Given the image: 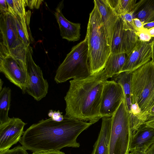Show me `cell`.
Masks as SVG:
<instances>
[{
  "mask_svg": "<svg viewBox=\"0 0 154 154\" xmlns=\"http://www.w3.org/2000/svg\"><path fill=\"white\" fill-rule=\"evenodd\" d=\"M92 124L64 116L57 122L50 118L42 119L28 128L20 142L33 152L60 151L65 147L80 146L77 138Z\"/></svg>",
  "mask_w": 154,
  "mask_h": 154,
  "instance_id": "cell-1",
  "label": "cell"
},
{
  "mask_svg": "<svg viewBox=\"0 0 154 154\" xmlns=\"http://www.w3.org/2000/svg\"><path fill=\"white\" fill-rule=\"evenodd\" d=\"M104 81L100 72L70 80L64 97L65 116L92 124L102 118L100 108Z\"/></svg>",
  "mask_w": 154,
  "mask_h": 154,
  "instance_id": "cell-2",
  "label": "cell"
},
{
  "mask_svg": "<svg viewBox=\"0 0 154 154\" xmlns=\"http://www.w3.org/2000/svg\"><path fill=\"white\" fill-rule=\"evenodd\" d=\"M88 46V59L91 75L101 72L111 54V46L99 11L94 5L90 13L86 36Z\"/></svg>",
  "mask_w": 154,
  "mask_h": 154,
  "instance_id": "cell-3",
  "label": "cell"
},
{
  "mask_svg": "<svg viewBox=\"0 0 154 154\" xmlns=\"http://www.w3.org/2000/svg\"><path fill=\"white\" fill-rule=\"evenodd\" d=\"M131 97L132 104L137 103L141 111L138 128L154 106V62L152 60L131 72Z\"/></svg>",
  "mask_w": 154,
  "mask_h": 154,
  "instance_id": "cell-4",
  "label": "cell"
},
{
  "mask_svg": "<svg viewBox=\"0 0 154 154\" xmlns=\"http://www.w3.org/2000/svg\"><path fill=\"white\" fill-rule=\"evenodd\" d=\"M91 75L87 39L73 47L58 68L54 80L57 84L71 79H80Z\"/></svg>",
  "mask_w": 154,
  "mask_h": 154,
  "instance_id": "cell-5",
  "label": "cell"
},
{
  "mask_svg": "<svg viewBox=\"0 0 154 154\" xmlns=\"http://www.w3.org/2000/svg\"><path fill=\"white\" fill-rule=\"evenodd\" d=\"M132 133L130 114L124 98L111 117L109 154H129Z\"/></svg>",
  "mask_w": 154,
  "mask_h": 154,
  "instance_id": "cell-6",
  "label": "cell"
},
{
  "mask_svg": "<svg viewBox=\"0 0 154 154\" xmlns=\"http://www.w3.org/2000/svg\"><path fill=\"white\" fill-rule=\"evenodd\" d=\"M1 42L6 47L19 65L26 71L27 48L20 37L16 27L14 16L9 12L0 14Z\"/></svg>",
  "mask_w": 154,
  "mask_h": 154,
  "instance_id": "cell-7",
  "label": "cell"
},
{
  "mask_svg": "<svg viewBox=\"0 0 154 154\" xmlns=\"http://www.w3.org/2000/svg\"><path fill=\"white\" fill-rule=\"evenodd\" d=\"M32 48L30 45L27 48L26 55V92L38 101L47 94L48 84L43 77L41 69L34 62L32 57Z\"/></svg>",
  "mask_w": 154,
  "mask_h": 154,
  "instance_id": "cell-8",
  "label": "cell"
},
{
  "mask_svg": "<svg viewBox=\"0 0 154 154\" xmlns=\"http://www.w3.org/2000/svg\"><path fill=\"white\" fill-rule=\"evenodd\" d=\"M0 72L11 83L26 92L27 74L2 43H0Z\"/></svg>",
  "mask_w": 154,
  "mask_h": 154,
  "instance_id": "cell-9",
  "label": "cell"
},
{
  "mask_svg": "<svg viewBox=\"0 0 154 154\" xmlns=\"http://www.w3.org/2000/svg\"><path fill=\"white\" fill-rule=\"evenodd\" d=\"M138 40L136 32L119 16L116 22L111 43V53L128 55Z\"/></svg>",
  "mask_w": 154,
  "mask_h": 154,
  "instance_id": "cell-10",
  "label": "cell"
},
{
  "mask_svg": "<svg viewBox=\"0 0 154 154\" xmlns=\"http://www.w3.org/2000/svg\"><path fill=\"white\" fill-rule=\"evenodd\" d=\"M125 98L121 86L113 80L104 81L100 113L102 118L111 117Z\"/></svg>",
  "mask_w": 154,
  "mask_h": 154,
  "instance_id": "cell-11",
  "label": "cell"
},
{
  "mask_svg": "<svg viewBox=\"0 0 154 154\" xmlns=\"http://www.w3.org/2000/svg\"><path fill=\"white\" fill-rule=\"evenodd\" d=\"M26 124L19 118L14 117L0 124V151L8 149L20 142Z\"/></svg>",
  "mask_w": 154,
  "mask_h": 154,
  "instance_id": "cell-12",
  "label": "cell"
},
{
  "mask_svg": "<svg viewBox=\"0 0 154 154\" xmlns=\"http://www.w3.org/2000/svg\"><path fill=\"white\" fill-rule=\"evenodd\" d=\"M152 57L151 42H143L138 39L131 52L127 55L121 72H132L150 61Z\"/></svg>",
  "mask_w": 154,
  "mask_h": 154,
  "instance_id": "cell-13",
  "label": "cell"
},
{
  "mask_svg": "<svg viewBox=\"0 0 154 154\" xmlns=\"http://www.w3.org/2000/svg\"><path fill=\"white\" fill-rule=\"evenodd\" d=\"M154 143V128L143 124L132 132L129 152L133 150L146 152Z\"/></svg>",
  "mask_w": 154,
  "mask_h": 154,
  "instance_id": "cell-14",
  "label": "cell"
},
{
  "mask_svg": "<svg viewBox=\"0 0 154 154\" xmlns=\"http://www.w3.org/2000/svg\"><path fill=\"white\" fill-rule=\"evenodd\" d=\"M63 1L60 2L56 9L54 15L59 26L62 38L69 41L75 42L80 39L81 24L68 20L63 15L62 10L64 7Z\"/></svg>",
  "mask_w": 154,
  "mask_h": 154,
  "instance_id": "cell-15",
  "label": "cell"
},
{
  "mask_svg": "<svg viewBox=\"0 0 154 154\" xmlns=\"http://www.w3.org/2000/svg\"><path fill=\"white\" fill-rule=\"evenodd\" d=\"M94 3L100 15L109 43L111 46L115 26L119 16L108 0H94Z\"/></svg>",
  "mask_w": 154,
  "mask_h": 154,
  "instance_id": "cell-16",
  "label": "cell"
},
{
  "mask_svg": "<svg viewBox=\"0 0 154 154\" xmlns=\"http://www.w3.org/2000/svg\"><path fill=\"white\" fill-rule=\"evenodd\" d=\"M102 120L101 129L92 154H109L111 117H103Z\"/></svg>",
  "mask_w": 154,
  "mask_h": 154,
  "instance_id": "cell-17",
  "label": "cell"
},
{
  "mask_svg": "<svg viewBox=\"0 0 154 154\" xmlns=\"http://www.w3.org/2000/svg\"><path fill=\"white\" fill-rule=\"evenodd\" d=\"M127 55L111 53L108 57L103 69L100 72L103 79L107 80L121 72L126 62Z\"/></svg>",
  "mask_w": 154,
  "mask_h": 154,
  "instance_id": "cell-18",
  "label": "cell"
},
{
  "mask_svg": "<svg viewBox=\"0 0 154 154\" xmlns=\"http://www.w3.org/2000/svg\"><path fill=\"white\" fill-rule=\"evenodd\" d=\"M131 12L133 18L144 24L154 21V0H140L136 3Z\"/></svg>",
  "mask_w": 154,
  "mask_h": 154,
  "instance_id": "cell-19",
  "label": "cell"
},
{
  "mask_svg": "<svg viewBox=\"0 0 154 154\" xmlns=\"http://www.w3.org/2000/svg\"><path fill=\"white\" fill-rule=\"evenodd\" d=\"M14 16L18 34L27 48L30 46V42H33L29 27L31 12L28 11L24 16Z\"/></svg>",
  "mask_w": 154,
  "mask_h": 154,
  "instance_id": "cell-20",
  "label": "cell"
},
{
  "mask_svg": "<svg viewBox=\"0 0 154 154\" xmlns=\"http://www.w3.org/2000/svg\"><path fill=\"white\" fill-rule=\"evenodd\" d=\"M131 72H122L112 78V80L115 81L119 84L123 89L125 99L129 113L131 111L132 105Z\"/></svg>",
  "mask_w": 154,
  "mask_h": 154,
  "instance_id": "cell-21",
  "label": "cell"
},
{
  "mask_svg": "<svg viewBox=\"0 0 154 154\" xmlns=\"http://www.w3.org/2000/svg\"><path fill=\"white\" fill-rule=\"evenodd\" d=\"M11 90L9 87H4L0 91V124L8 120L10 108Z\"/></svg>",
  "mask_w": 154,
  "mask_h": 154,
  "instance_id": "cell-22",
  "label": "cell"
},
{
  "mask_svg": "<svg viewBox=\"0 0 154 154\" xmlns=\"http://www.w3.org/2000/svg\"><path fill=\"white\" fill-rule=\"evenodd\" d=\"M118 16L123 15L132 11L136 0H108Z\"/></svg>",
  "mask_w": 154,
  "mask_h": 154,
  "instance_id": "cell-23",
  "label": "cell"
},
{
  "mask_svg": "<svg viewBox=\"0 0 154 154\" xmlns=\"http://www.w3.org/2000/svg\"><path fill=\"white\" fill-rule=\"evenodd\" d=\"M8 12L13 15L25 16V0H6Z\"/></svg>",
  "mask_w": 154,
  "mask_h": 154,
  "instance_id": "cell-24",
  "label": "cell"
},
{
  "mask_svg": "<svg viewBox=\"0 0 154 154\" xmlns=\"http://www.w3.org/2000/svg\"><path fill=\"white\" fill-rule=\"evenodd\" d=\"M23 146L18 145L12 149L0 151V154H29Z\"/></svg>",
  "mask_w": 154,
  "mask_h": 154,
  "instance_id": "cell-25",
  "label": "cell"
},
{
  "mask_svg": "<svg viewBox=\"0 0 154 154\" xmlns=\"http://www.w3.org/2000/svg\"><path fill=\"white\" fill-rule=\"evenodd\" d=\"M138 39L144 42H149L151 39V36L149 34L148 29L144 28L136 32Z\"/></svg>",
  "mask_w": 154,
  "mask_h": 154,
  "instance_id": "cell-26",
  "label": "cell"
},
{
  "mask_svg": "<svg viewBox=\"0 0 154 154\" xmlns=\"http://www.w3.org/2000/svg\"><path fill=\"white\" fill-rule=\"evenodd\" d=\"M119 16L122 17L126 24L136 32L132 12H131Z\"/></svg>",
  "mask_w": 154,
  "mask_h": 154,
  "instance_id": "cell-27",
  "label": "cell"
},
{
  "mask_svg": "<svg viewBox=\"0 0 154 154\" xmlns=\"http://www.w3.org/2000/svg\"><path fill=\"white\" fill-rule=\"evenodd\" d=\"M62 112H60L59 110L57 111H54L52 110H49L48 115L54 121L60 122L63 119L64 116L62 115Z\"/></svg>",
  "mask_w": 154,
  "mask_h": 154,
  "instance_id": "cell-28",
  "label": "cell"
},
{
  "mask_svg": "<svg viewBox=\"0 0 154 154\" xmlns=\"http://www.w3.org/2000/svg\"><path fill=\"white\" fill-rule=\"evenodd\" d=\"M43 1L41 0H25L26 6L32 9L39 8Z\"/></svg>",
  "mask_w": 154,
  "mask_h": 154,
  "instance_id": "cell-29",
  "label": "cell"
},
{
  "mask_svg": "<svg viewBox=\"0 0 154 154\" xmlns=\"http://www.w3.org/2000/svg\"><path fill=\"white\" fill-rule=\"evenodd\" d=\"M133 21L136 33L144 28V24L139 19L137 18H133Z\"/></svg>",
  "mask_w": 154,
  "mask_h": 154,
  "instance_id": "cell-30",
  "label": "cell"
},
{
  "mask_svg": "<svg viewBox=\"0 0 154 154\" xmlns=\"http://www.w3.org/2000/svg\"><path fill=\"white\" fill-rule=\"evenodd\" d=\"M0 14L9 12L6 0H0Z\"/></svg>",
  "mask_w": 154,
  "mask_h": 154,
  "instance_id": "cell-31",
  "label": "cell"
},
{
  "mask_svg": "<svg viewBox=\"0 0 154 154\" xmlns=\"http://www.w3.org/2000/svg\"><path fill=\"white\" fill-rule=\"evenodd\" d=\"M153 121H154V106L148 112L146 117V120L144 123L146 122Z\"/></svg>",
  "mask_w": 154,
  "mask_h": 154,
  "instance_id": "cell-32",
  "label": "cell"
},
{
  "mask_svg": "<svg viewBox=\"0 0 154 154\" xmlns=\"http://www.w3.org/2000/svg\"><path fill=\"white\" fill-rule=\"evenodd\" d=\"M32 154H65L63 152L60 151H50L33 152Z\"/></svg>",
  "mask_w": 154,
  "mask_h": 154,
  "instance_id": "cell-33",
  "label": "cell"
},
{
  "mask_svg": "<svg viewBox=\"0 0 154 154\" xmlns=\"http://www.w3.org/2000/svg\"><path fill=\"white\" fill-rule=\"evenodd\" d=\"M146 154H154V143L146 151Z\"/></svg>",
  "mask_w": 154,
  "mask_h": 154,
  "instance_id": "cell-34",
  "label": "cell"
},
{
  "mask_svg": "<svg viewBox=\"0 0 154 154\" xmlns=\"http://www.w3.org/2000/svg\"><path fill=\"white\" fill-rule=\"evenodd\" d=\"M154 27V21L149 23L144 24V28L148 29Z\"/></svg>",
  "mask_w": 154,
  "mask_h": 154,
  "instance_id": "cell-35",
  "label": "cell"
},
{
  "mask_svg": "<svg viewBox=\"0 0 154 154\" xmlns=\"http://www.w3.org/2000/svg\"><path fill=\"white\" fill-rule=\"evenodd\" d=\"M152 50V60L154 62V39L151 42Z\"/></svg>",
  "mask_w": 154,
  "mask_h": 154,
  "instance_id": "cell-36",
  "label": "cell"
},
{
  "mask_svg": "<svg viewBox=\"0 0 154 154\" xmlns=\"http://www.w3.org/2000/svg\"><path fill=\"white\" fill-rule=\"evenodd\" d=\"M131 154H146V152L133 150L130 152Z\"/></svg>",
  "mask_w": 154,
  "mask_h": 154,
  "instance_id": "cell-37",
  "label": "cell"
},
{
  "mask_svg": "<svg viewBox=\"0 0 154 154\" xmlns=\"http://www.w3.org/2000/svg\"><path fill=\"white\" fill-rule=\"evenodd\" d=\"M148 31L152 37H154V27L148 29Z\"/></svg>",
  "mask_w": 154,
  "mask_h": 154,
  "instance_id": "cell-38",
  "label": "cell"
},
{
  "mask_svg": "<svg viewBox=\"0 0 154 154\" xmlns=\"http://www.w3.org/2000/svg\"><path fill=\"white\" fill-rule=\"evenodd\" d=\"M3 82L2 80L1 79H0V91L3 88L2 86L3 84Z\"/></svg>",
  "mask_w": 154,
  "mask_h": 154,
  "instance_id": "cell-39",
  "label": "cell"
},
{
  "mask_svg": "<svg viewBox=\"0 0 154 154\" xmlns=\"http://www.w3.org/2000/svg\"><path fill=\"white\" fill-rule=\"evenodd\" d=\"M129 154H131V153L130 152Z\"/></svg>",
  "mask_w": 154,
  "mask_h": 154,
  "instance_id": "cell-40",
  "label": "cell"
}]
</instances>
